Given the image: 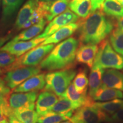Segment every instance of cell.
<instances>
[{
  "label": "cell",
  "mask_w": 123,
  "mask_h": 123,
  "mask_svg": "<svg viewBox=\"0 0 123 123\" xmlns=\"http://www.w3.org/2000/svg\"><path fill=\"white\" fill-rule=\"evenodd\" d=\"M79 24V39L82 44H97L110 35L113 25L102 9L97 10Z\"/></svg>",
  "instance_id": "obj_1"
},
{
  "label": "cell",
  "mask_w": 123,
  "mask_h": 123,
  "mask_svg": "<svg viewBox=\"0 0 123 123\" xmlns=\"http://www.w3.org/2000/svg\"><path fill=\"white\" fill-rule=\"evenodd\" d=\"M79 45V40L74 37L59 43L41 62L40 68L46 71H54L72 67Z\"/></svg>",
  "instance_id": "obj_2"
},
{
  "label": "cell",
  "mask_w": 123,
  "mask_h": 123,
  "mask_svg": "<svg viewBox=\"0 0 123 123\" xmlns=\"http://www.w3.org/2000/svg\"><path fill=\"white\" fill-rule=\"evenodd\" d=\"M76 73L75 69L70 67L47 73L45 75L44 90L53 92L60 98L71 83Z\"/></svg>",
  "instance_id": "obj_3"
},
{
  "label": "cell",
  "mask_w": 123,
  "mask_h": 123,
  "mask_svg": "<svg viewBox=\"0 0 123 123\" xmlns=\"http://www.w3.org/2000/svg\"><path fill=\"white\" fill-rule=\"evenodd\" d=\"M92 67L102 69H123V56L112 48L108 39L100 43L99 50Z\"/></svg>",
  "instance_id": "obj_4"
},
{
  "label": "cell",
  "mask_w": 123,
  "mask_h": 123,
  "mask_svg": "<svg viewBox=\"0 0 123 123\" xmlns=\"http://www.w3.org/2000/svg\"><path fill=\"white\" fill-rule=\"evenodd\" d=\"M54 47V44L45 45L40 44V46H37L19 56L11 66L6 69L9 71L24 66H38L50 53Z\"/></svg>",
  "instance_id": "obj_5"
},
{
  "label": "cell",
  "mask_w": 123,
  "mask_h": 123,
  "mask_svg": "<svg viewBox=\"0 0 123 123\" xmlns=\"http://www.w3.org/2000/svg\"><path fill=\"white\" fill-rule=\"evenodd\" d=\"M109 117L108 114L93 104L78 108L69 120L72 123H102L107 122Z\"/></svg>",
  "instance_id": "obj_6"
},
{
  "label": "cell",
  "mask_w": 123,
  "mask_h": 123,
  "mask_svg": "<svg viewBox=\"0 0 123 123\" xmlns=\"http://www.w3.org/2000/svg\"><path fill=\"white\" fill-rule=\"evenodd\" d=\"M41 72L39 66H24L9 70L5 75L4 79L9 88L13 90L30 77Z\"/></svg>",
  "instance_id": "obj_7"
},
{
  "label": "cell",
  "mask_w": 123,
  "mask_h": 123,
  "mask_svg": "<svg viewBox=\"0 0 123 123\" xmlns=\"http://www.w3.org/2000/svg\"><path fill=\"white\" fill-rule=\"evenodd\" d=\"M79 19V17L78 15L70 9H67L63 13L52 19L44 29L43 33L38 35L37 37L44 38L46 39L61 27L72 23H76Z\"/></svg>",
  "instance_id": "obj_8"
},
{
  "label": "cell",
  "mask_w": 123,
  "mask_h": 123,
  "mask_svg": "<svg viewBox=\"0 0 123 123\" xmlns=\"http://www.w3.org/2000/svg\"><path fill=\"white\" fill-rule=\"evenodd\" d=\"M38 96V92L36 91L27 92H14L9 97V107L13 111L19 108L34 110Z\"/></svg>",
  "instance_id": "obj_9"
},
{
  "label": "cell",
  "mask_w": 123,
  "mask_h": 123,
  "mask_svg": "<svg viewBox=\"0 0 123 123\" xmlns=\"http://www.w3.org/2000/svg\"><path fill=\"white\" fill-rule=\"evenodd\" d=\"M46 38H38L37 37L29 41H10L0 49V51H4L19 57L28 51L31 50L43 42Z\"/></svg>",
  "instance_id": "obj_10"
},
{
  "label": "cell",
  "mask_w": 123,
  "mask_h": 123,
  "mask_svg": "<svg viewBox=\"0 0 123 123\" xmlns=\"http://www.w3.org/2000/svg\"><path fill=\"white\" fill-rule=\"evenodd\" d=\"M98 50L99 46L97 44H81L77 49L75 57L76 61L91 68Z\"/></svg>",
  "instance_id": "obj_11"
},
{
  "label": "cell",
  "mask_w": 123,
  "mask_h": 123,
  "mask_svg": "<svg viewBox=\"0 0 123 123\" xmlns=\"http://www.w3.org/2000/svg\"><path fill=\"white\" fill-rule=\"evenodd\" d=\"M58 97L53 92L47 90L43 91L38 95L35 102V109L39 116L50 111L58 101Z\"/></svg>",
  "instance_id": "obj_12"
},
{
  "label": "cell",
  "mask_w": 123,
  "mask_h": 123,
  "mask_svg": "<svg viewBox=\"0 0 123 123\" xmlns=\"http://www.w3.org/2000/svg\"><path fill=\"white\" fill-rule=\"evenodd\" d=\"M45 74H38L30 77L16 88L14 92H27L43 90L46 85Z\"/></svg>",
  "instance_id": "obj_13"
},
{
  "label": "cell",
  "mask_w": 123,
  "mask_h": 123,
  "mask_svg": "<svg viewBox=\"0 0 123 123\" xmlns=\"http://www.w3.org/2000/svg\"><path fill=\"white\" fill-rule=\"evenodd\" d=\"M101 85L123 91V73L112 68L104 71Z\"/></svg>",
  "instance_id": "obj_14"
},
{
  "label": "cell",
  "mask_w": 123,
  "mask_h": 123,
  "mask_svg": "<svg viewBox=\"0 0 123 123\" xmlns=\"http://www.w3.org/2000/svg\"><path fill=\"white\" fill-rule=\"evenodd\" d=\"M79 27V24L72 23L65 26L61 27L54 33L47 37L42 43L41 45H45L49 44H56L61 42L62 41L68 38L76 31Z\"/></svg>",
  "instance_id": "obj_15"
},
{
  "label": "cell",
  "mask_w": 123,
  "mask_h": 123,
  "mask_svg": "<svg viewBox=\"0 0 123 123\" xmlns=\"http://www.w3.org/2000/svg\"><path fill=\"white\" fill-rule=\"evenodd\" d=\"M38 5V0H28L24 5L18 12L17 19L14 24L15 30L22 29L23 26L30 19L33 12Z\"/></svg>",
  "instance_id": "obj_16"
},
{
  "label": "cell",
  "mask_w": 123,
  "mask_h": 123,
  "mask_svg": "<svg viewBox=\"0 0 123 123\" xmlns=\"http://www.w3.org/2000/svg\"><path fill=\"white\" fill-rule=\"evenodd\" d=\"M60 98H64L72 102L81 107L83 105H91L95 102L88 95H84L78 92L73 83H71Z\"/></svg>",
  "instance_id": "obj_17"
},
{
  "label": "cell",
  "mask_w": 123,
  "mask_h": 123,
  "mask_svg": "<svg viewBox=\"0 0 123 123\" xmlns=\"http://www.w3.org/2000/svg\"><path fill=\"white\" fill-rule=\"evenodd\" d=\"M47 21L45 18L42 19L37 24L31 26L26 29V30L22 31L21 33L15 36L12 41H29L37 37L40 33L44 30Z\"/></svg>",
  "instance_id": "obj_18"
},
{
  "label": "cell",
  "mask_w": 123,
  "mask_h": 123,
  "mask_svg": "<svg viewBox=\"0 0 123 123\" xmlns=\"http://www.w3.org/2000/svg\"><path fill=\"white\" fill-rule=\"evenodd\" d=\"M80 107V106L66 98H59V100L52 107L50 111L63 114L70 119L75 111Z\"/></svg>",
  "instance_id": "obj_19"
},
{
  "label": "cell",
  "mask_w": 123,
  "mask_h": 123,
  "mask_svg": "<svg viewBox=\"0 0 123 123\" xmlns=\"http://www.w3.org/2000/svg\"><path fill=\"white\" fill-rule=\"evenodd\" d=\"M123 98V93L122 91L101 85L95 92L93 97V100L98 101H107L115 99Z\"/></svg>",
  "instance_id": "obj_20"
},
{
  "label": "cell",
  "mask_w": 123,
  "mask_h": 123,
  "mask_svg": "<svg viewBox=\"0 0 123 123\" xmlns=\"http://www.w3.org/2000/svg\"><path fill=\"white\" fill-rule=\"evenodd\" d=\"M104 73V69L92 67L88 78V95L93 99L95 92L102 84V78Z\"/></svg>",
  "instance_id": "obj_21"
},
{
  "label": "cell",
  "mask_w": 123,
  "mask_h": 123,
  "mask_svg": "<svg viewBox=\"0 0 123 123\" xmlns=\"http://www.w3.org/2000/svg\"><path fill=\"white\" fill-rule=\"evenodd\" d=\"M69 8L79 17L85 18L92 13V4L90 0H71Z\"/></svg>",
  "instance_id": "obj_22"
},
{
  "label": "cell",
  "mask_w": 123,
  "mask_h": 123,
  "mask_svg": "<svg viewBox=\"0 0 123 123\" xmlns=\"http://www.w3.org/2000/svg\"><path fill=\"white\" fill-rule=\"evenodd\" d=\"M10 92L11 89L6 83L5 80L0 77V110L7 117L13 115V110L9 107L8 103Z\"/></svg>",
  "instance_id": "obj_23"
},
{
  "label": "cell",
  "mask_w": 123,
  "mask_h": 123,
  "mask_svg": "<svg viewBox=\"0 0 123 123\" xmlns=\"http://www.w3.org/2000/svg\"><path fill=\"white\" fill-rule=\"evenodd\" d=\"M13 114L22 123H37L39 115L34 110L19 108L13 111Z\"/></svg>",
  "instance_id": "obj_24"
},
{
  "label": "cell",
  "mask_w": 123,
  "mask_h": 123,
  "mask_svg": "<svg viewBox=\"0 0 123 123\" xmlns=\"http://www.w3.org/2000/svg\"><path fill=\"white\" fill-rule=\"evenodd\" d=\"M24 0H2V21H9L14 15Z\"/></svg>",
  "instance_id": "obj_25"
},
{
  "label": "cell",
  "mask_w": 123,
  "mask_h": 123,
  "mask_svg": "<svg viewBox=\"0 0 123 123\" xmlns=\"http://www.w3.org/2000/svg\"><path fill=\"white\" fill-rule=\"evenodd\" d=\"M102 10L108 16L116 18L123 16V6L116 0H105Z\"/></svg>",
  "instance_id": "obj_26"
},
{
  "label": "cell",
  "mask_w": 123,
  "mask_h": 123,
  "mask_svg": "<svg viewBox=\"0 0 123 123\" xmlns=\"http://www.w3.org/2000/svg\"><path fill=\"white\" fill-rule=\"evenodd\" d=\"M73 83L78 92L87 95L88 86V78L87 77V70L86 69H80L79 70L74 78Z\"/></svg>",
  "instance_id": "obj_27"
},
{
  "label": "cell",
  "mask_w": 123,
  "mask_h": 123,
  "mask_svg": "<svg viewBox=\"0 0 123 123\" xmlns=\"http://www.w3.org/2000/svg\"><path fill=\"white\" fill-rule=\"evenodd\" d=\"M93 105L99 108L108 115H112L123 108V100L115 99L105 102H96Z\"/></svg>",
  "instance_id": "obj_28"
},
{
  "label": "cell",
  "mask_w": 123,
  "mask_h": 123,
  "mask_svg": "<svg viewBox=\"0 0 123 123\" xmlns=\"http://www.w3.org/2000/svg\"><path fill=\"white\" fill-rule=\"evenodd\" d=\"M69 0H57L51 5L46 18L47 22H50L55 17L61 14L67 9Z\"/></svg>",
  "instance_id": "obj_29"
},
{
  "label": "cell",
  "mask_w": 123,
  "mask_h": 123,
  "mask_svg": "<svg viewBox=\"0 0 123 123\" xmlns=\"http://www.w3.org/2000/svg\"><path fill=\"white\" fill-rule=\"evenodd\" d=\"M110 43L117 53L123 56V31L116 28L110 34Z\"/></svg>",
  "instance_id": "obj_30"
},
{
  "label": "cell",
  "mask_w": 123,
  "mask_h": 123,
  "mask_svg": "<svg viewBox=\"0 0 123 123\" xmlns=\"http://www.w3.org/2000/svg\"><path fill=\"white\" fill-rule=\"evenodd\" d=\"M69 120L66 115L61 113L50 111L45 114L39 116L38 123H59Z\"/></svg>",
  "instance_id": "obj_31"
},
{
  "label": "cell",
  "mask_w": 123,
  "mask_h": 123,
  "mask_svg": "<svg viewBox=\"0 0 123 123\" xmlns=\"http://www.w3.org/2000/svg\"><path fill=\"white\" fill-rule=\"evenodd\" d=\"M17 58L14 55L4 51H0V68L9 67L16 61Z\"/></svg>",
  "instance_id": "obj_32"
},
{
  "label": "cell",
  "mask_w": 123,
  "mask_h": 123,
  "mask_svg": "<svg viewBox=\"0 0 123 123\" xmlns=\"http://www.w3.org/2000/svg\"><path fill=\"white\" fill-rule=\"evenodd\" d=\"M107 123H123V108L109 117Z\"/></svg>",
  "instance_id": "obj_33"
},
{
  "label": "cell",
  "mask_w": 123,
  "mask_h": 123,
  "mask_svg": "<svg viewBox=\"0 0 123 123\" xmlns=\"http://www.w3.org/2000/svg\"><path fill=\"white\" fill-rule=\"evenodd\" d=\"M92 4V13L97 10L102 9V6L105 0H90Z\"/></svg>",
  "instance_id": "obj_34"
},
{
  "label": "cell",
  "mask_w": 123,
  "mask_h": 123,
  "mask_svg": "<svg viewBox=\"0 0 123 123\" xmlns=\"http://www.w3.org/2000/svg\"><path fill=\"white\" fill-rule=\"evenodd\" d=\"M38 3H39V4L45 5L47 6L50 7L51 6V5L54 2H55V1H57V0H38Z\"/></svg>",
  "instance_id": "obj_35"
},
{
  "label": "cell",
  "mask_w": 123,
  "mask_h": 123,
  "mask_svg": "<svg viewBox=\"0 0 123 123\" xmlns=\"http://www.w3.org/2000/svg\"><path fill=\"white\" fill-rule=\"evenodd\" d=\"M116 26L117 28L123 31V16L121 17L117 18Z\"/></svg>",
  "instance_id": "obj_36"
},
{
  "label": "cell",
  "mask_w": 123,
  "mask_h": 123,
  "mask_svg": "<svg viewBox=\"0 0 123 123\" xmlns=\"http://www.w3.org/2000/svg\"><path fill=\"white\" fill-rule=\"evenodd\" d=\"M7 123H22L17 119L14 116L13 114L10 115L7 117Z\"/></svg>",
  "instance_id": "obj_37"
},
{
  "label": "cell",
  "mask_w": 123,
  "mask_h": 123,
  "mask_svg": "<svg viewBox=\"0 0 123 123\" xmlns=\"http://www.w3.org/2000/svg\"><path fill=\"white\" fill-rule=\"evenodd\" d=\"M11 38V35H7V36L4 37L0 38V49L2 47V46L7 41H9V39Z\"/></svg>",
  "instance_id": "obj_38"
},
{
  "label": "cell",
  "mask_w": 123,
  "mask_h": 123,
  "mask_svg": "<svg viewBox=\"0 0 123 123\" xmlns=\"http://www.w3.org/2000/svg\"><path fill=\"white\" fill-rule=\"evenodd\" d=\"M7 117L0 110V123H7Z\"/></svg>",
  "instance_id": "obj_39"
},
{
  "label": "cell",
  "mask_w": 123,
  "mask_h": 123,
  "mask_svg": "<svg viewBox=\"0 0 123 123\" xmlns=\"http://www.w3.org/2000/svg\"><path fill=\"white\" fill-rule=\"evenodd\" d=\"M116 1H117L118 2H119L123 6V0H116Z\"/></svg>",
  "instance_id": "obj_40"
},
{
  "label": "cell",
  "mask_w": 123,
  "mask_h": 123,
  "mask_svg": "<svg viewBox=\"0 0 123 123\" xmlns=\"http://www.w3.org/2000/svg\"><path fill=\"white\" fill-rule=\"evenodd\" d=\"M59 123H72L71 121H62V122Z\"/></svg>",
  "instance_id": "obj_41"
},
{
  "label": "cell",
  "mask_w": 123,
  "mask_h": 123,
  "mask_svg": "<svg viewBox=\"0 0 123 123\" xmlns=\"http://www.w3.org/2000/svg\"><path fill=\"white\" fill-rule=\"evenodd\" d=\"M3 73H4V71H3L1 68H0V75H2Z\"/></svg>",
  "instance_id": "obj_42"
},
{
  "label": "cell",
  "mask_w": 123,
  "mask_h": 123,
  "mask_svg": "<svg viewBox=\"0 0 123 123\" xmlns=\"http://www.w3.org/2000/svg\"></svg>",
  "instance_id": "obj_43"
},
{
  "label": "cell",
  "mask_w": 123,
  "mask_h": 123,
  "mask_svg": "<svg viewBox=\"0 0 123 123\" xmlns=\"http://www.w3.org/2000/svg\"><path fill=\"white\" fill-rule=\"evenodd\" d=\"M0 2H1V0H0Z\"/></svg>",
  "instance_id": "obj_44"
},
{
  "label": "cell",
  "mask_w": 123,
  "mask_h": 123,
  "mask_svg": "<svg viewBox=\"0 0 123 123\" xmlns=\"http://www.w3.org/2000/svg\"><path fill=\"white\" fill-rule=\"evenodd\" d=\"M69 1H71V0H69Z\"/></svg>",
  "instance_id": "obj_45"
}]
</instances>
